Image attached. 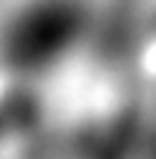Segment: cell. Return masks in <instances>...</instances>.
Masks as SVG:
<instances>
[{
    "mask_svg": "<svg viewBox=\"0 0 156 159\" xmlns=\"http://www.w3.org/2000/svg\"><path fill=\"white\" fill-rule=\"evenodd\" d=\"M3 119H7V116H3ZM3 119H0V137H3V131H7V122H3Z\"/></svg>",
    "mask_w": 156,
    "mask_h": 159,
    "instance_id": "cell-1",
    "label": "cell"
}]
</instances>
